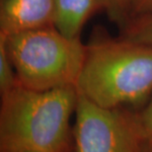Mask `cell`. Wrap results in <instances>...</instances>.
I'll return each mask as SVG.
<instances>
[{
  "label": "cell",
  "mask_w": 152,
  "mask_h": 152,
  "mask_svg": "<svg viewBox=\"0 0 152 152\" xmlns=\"http://www.w3.org/2000/svg\"><path fill=\"white\" fill-rule=\"evenodd\" d=\"M76 89L103 108L140 111L152 95V47L96 27Z\"/></svg>",
  "instance_id": "1"
},
{
  "label": "cell",
  "mask_w": 152,
  "mask_h": 152,
  "mask_svg": "<svg viewBox=\"0 0 152 152\" xmlns=\"http://www.w3.org/2000/svg\"><path fill=\"white\" fill-rule=\"evenodd\" d=\"M75 86L38 91L20 83L1 95V152H72Z\"/></svg>",
  "instance_id": "2"
},
{
  "label": "cell",
  "mask_w": 152,
  "mask_h": 152,
  "mask_svg": "<svg viewBox=\"0 0 152 152\" xmlns=\"http://www.w3.org/2000/svg\"><path fill=\"white\" fill-rule=\"evenodd\" d=\"M21 85L45 91L75 86L86 56L80 38L69 39L54 27L0 35Z\"/></svg>",
  "instance_id": "3"
},
{
  "label": "cell",
  "mask_w": 152,
  "mask_h": 152,
  "mask_svg": "<svg viewBox=\"0 0 152 152\" xmlns=\"http://www.w3.org/2000/svg\"><path fill=\"white\" fill-rule=\"evenodd\" d=\"M73 138L74 152H137L142 140L136 112L103 108L80 93Z\"/></svg>",
  "instance_id": "4"
},
{
  "label": "cell",
  "mask_w": 152,
  "mask_h": 152,
  "mask_svg": "<svg viewBox=\"0 0 152 152\" xmlns=\"http://www.w3.org/2000/svg\"><path fill=\"white\" fill-rule=\"evenodd\" d=\"M54 27L53 0H0V35Z\"/></svg>",
  "instance_id": "5"
},
{
  "label": "cell",
  "mask_w": 152,
  "mask_h": 152,
  "mask_svg": "<svg viewBox=\"0 0 152 152\" xmlns=\"http://www.w3.org/2000/svg\"><path fill=\"white\" fill-rule=\"evenodd\" d=\"M54 28L69 39L80 38L87 21L100 10L102 0H53Z\"/></svg>",
  "instance_id": "6"
},
{
  "label": "cell",
  "mask_w": 152,
  "mask_h": 152,
  "mask_svg": "<svg viewBox=\"0 0 152 152\" xmlns=\"http://www.w3.org/2000/svg\"><path fill=\"white\" fill-rule=\"evenodd\" d=\"M120 37L152 47V12L130 17L120 28Z\"/></svg>",
  "instance_id": "7"
},
{
  "label": "cell",
  "mask_w": 152,
  "mask_h": 152,
  "mask_svg": "<svg viewBox=\"0 0 152 152\" xmlns=\"http://www.w3.org/2000/svg\"><path fill=\"white\" fill-rule=\"evenodd\" d=\"M19 84L16 71L4 45L0 42V96Z\"/></svg>",
  "instance_id": "8"
},
{
  "label": "cell",
  "mask_w": 152,
  "mask_h": 152,
  "mask_svg": "<svg viewBox=\"0 0 152 152\" xmlns=\"http://www.w3.org/2000/svg\"><path fill=\"white\" fill-rule=\"evenodd\" d=\"M104 3V11L109 19L118 28L123 27L130 18L129 0H102Z\"/></svg>",
  "instance_id": "9"
},
{
  "label": "cell",
  "mask_w": 152,
  "mask_h": 152,
  "mask_svg": "<svg viewBox=\"0 0 152 152\" xmlns=\"http://www.w3.org/2000/svg\"><path fill=\"white\" fill-rule=\"evenodd\" d=\"M136 121L142 138H152V95L146 105L136 112Z\"/></svg>",
  "instance_id": "10"
},
{
  "label": "cell",
  "mask_w": 152,
  "mask_h": 152,
  "mask_svg": "<svg viewBox=\"0 0 152 152\" xmlns=\"http://www.w3.org/2000/svg\"><path fill=\"white\" fill-rule=\"evenodd\" d=\"M130 17L152 12V0H129Z\"/></svg>",
  "instance_id": "11"
},
{
  "label": "cell",
  "mask_w": 152,
  "mask_h": 152,
  "mask_svg": "<svg viewBox=\"0 0 152 152\" xmlns=\"http://www.w3.org/2000/svg\"><path fill=\"white\" fill-rule=\"evenodd\" d=\"M137 152H152V138H142Z\"/></svg>",
  "instance_id": "12"
}]
</instances>
